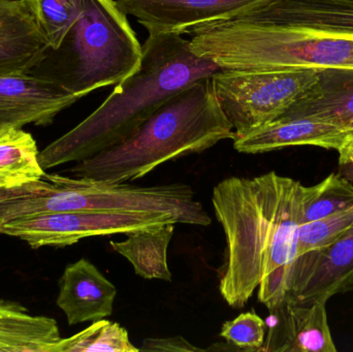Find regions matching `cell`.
I'll return each mask as SVG.
<instances>
[{
    "label": "cell",
    "mask_w": 353,
    "mask_h": 352,
    "mask_svg": "<svg viewBox=\"0 0 353 352\" xmlns=\"http://www.w3.org/2000/svg\"><path fill=\"white\" fill-rule=\"evenodd\" d=\"M211 79L218 103L232 123L234 136H239L285 113L312 88L319 79V70L257 72L222 68Z\"/></svg>",
    "instance_id": "obj_7"
},
{
    "label": "cell",
    "mask_w": 353,
    "mask_h": 352,
    "mask_svg": "<svg viewBox=\"0 0 353 352\" xmlns=\"http://www.w3.org/2000/svg\"><path fill=\"white\" fill-rule=\"evenodd\" d=\"M350 130L309 117L281 115L243 136H234V148L243 154H261L296 146L339 150Z\"/></svg>",
    "instance_id": "obj_13"
},
{
    "label": "cell",
    "mask_w": 353,
    "mask_h": 352,
    "mask_svg": "<svg viewBox=\"0 0 353 352\" xmlns=\"http://www.w3.org/2000/svg\"><path fill=\"white\" fill-rule=\"evenodd\" d=\"M178 223L165 213L60 212L14 219L0 225V234L18 238L31 248L66 247L81 240L134 233Z\"/></svg>",
    "instance_id": "obj_8"
},
{
    "label": "cell",
    "mask_w": 353,
    "mask_h": 352,
    "mask_svg": "<svg viewBox=\"0 0 353 352\" xmlns=\"http://www.w3.org/2000/svg\"><path fill=\"white\" fill-rule=\"evenodd\" d=\"M128 331L117 322L101 320L70 338L61 339L56 352H139Z\"/></svg>",
    "instance_id": "obj_22"
},
{
    "label": "cell",
    "mask_w": 353,
    "mask_h": 352,
    "mask_svg": "<svg viewBox=\"0 0 353 352\" xmlns=\"http://www.w3.org/2000/svg\"><path fill=\"white\" fill-rule=\"evenodd\" d=\"M342 1L352 2L353 3V0H342Z\"/></svg>",
    "instance_id": "obj_29"
},
{
    "label": "cell",
    "mask_w": 353,
    "mask_h": 352,
    "mask_svg": "<svg viewBox=\"0 0 353 352\" xmlns=\"http://www.w3.org/2000/svg\"><path fill=\"white\" fill-rule=\"evenodd\" d=\"M115 285L88 260L66 267L59 280L57 305L70 326L94 322L113 314Z\"/></svg>",
    "instance_id": "obj_15"
},
{
    "label": "cell",
    "mask_w": 353,
    "mask_h": 352,
    "mask_svg": "<svg viewBox=\"0 0 353 352\" xmlns=\"http://www.w3.org/2000/svg\"><path fill=\"white\" fill-rule=\"evenodd\" d=\"M303 186L270 172L228 178L214 187L212 204L226 241L219 291L230 307H244L257 287L259 302L269 310L288 297Z\"/></svg>",
    "instance_id": "obj_1"
},
{
    "label": "cell",
    "mask_w": 353,
    "mask_h": 352,
    "mask_svg": "<svg viewBox=\"0 0 353 352\" xmlns=\"http://www.w3.org/2000/svg\"><path fill=\"white\" fill-rule=\"evenodd\" d=\"M0 174L12 178L19 184L45 176V169L39 163L37 142L22 128L0 132Z\"/></svg>",
    "instance_id": "obj_20"
},
{
    "label": "cell",
    "mask_w": 353,
    "mask_h": 352,
    "mask_svg": "<svg viewBox=\"0 0 353 352\" xmlns=\"http://www.w3.org/2000/svg\"><path fill=\"white\" fill-rule=\"evenodd\" d=\"M353 206V182L341 174H331L316 185L303 186V223L325 218Z\"/></svg>",
    "instance_id": "obj_21"
},
{
    "label": "cell",
    "mask_w": 353,
    "mask_h": 352,
    "mask_svg": "<svg viewBox=\"0 0 353 352\" xmlns=\"http://www.w3.org/2000/svg\"><path fill=\"white\" fill-rule=\"evenodd\" d=\"M64 43L70 58L60 82L81 97L117 86L142 62L143 45L116 0H83L82 14Z\"/></svg>",
    "instance_id": "obj_6"
},
{
    "label": "cell",
    "mask_w": 353,
    "mask_h": 352,
    "mask_svg": "<svg viewBox=\"0 0 353 352\" xmlns=\"http://www.w3.org/2000/svg\"><path fill=\"white\" fill-rule=\"evenodd\" d=\"M271 22L299 25L353 37V3L342 0H274L253 10Z\"/></svg>",
    "instance_id": "obj_17"
},
{
    "label": "cell",
    "mask_w": 353,
    "mask_h": 352,
    "mask_svg": "<svg viewBox=\"0 0 353 352\" xmlns=\"http://www.w3.org/2000/svg\"><path fill=\"white\" fill-rule=\"evenodd\" d=\"M50 49L63 45L83 12V0H29Z\"/></svg>",
    "instance_id": "obj_23"
},
{
    "label": "cell",
    "mask_w": 353,
    "mask_h": 352,
    "mask_svg": "<svg viewBox=\"0 0 353 352\" xmlns=\"http://www.w3.org/2000/svg\"><path fill=\"white\" fill-rule=\"evenodd\" d=\"M60 212L165 213L182 225L212 223L194 190L183 183L137 186L45 174L41 179L0 189V225Z\"/></svg>",
    "instance_id": "obj_5"
},
{
    "label": "cell",
    "mask_w": 353,
    "mask_h": 352,
    "mask_svg": "<svg viewBox=\"0 0 353 352\" xmlns=\"http://www.w3.org/2000/svg\"><path fill=\"white\" fill-rule=\"evenodd\" d=\"M190 47L223 70L353 68V37L263 20L253 12L192 33Z\"/></svg>",
    "instance_id": "obj_4"
},
{
    "label": "cell",
    "mask_w": 353,
    "mask_h": 352,
    "mask_svg": "<svg viewBox=\"0 0 353 352\" xmlns=\"http://www.w3.org/2000/svg\"><path fill=\"white\" fill-rule=\"evenodd\" d=\"M353 291V225L335 242L294 260L286 299L327 303ZM285 299V300H286Z\"/></svg>",
    "instance_id": "obj_10"
},
{
    "label": "cell",
    "mask_w": 353,
    "mask_h": 352,
    "mask_svg": "<svg viewBox=\"0 0 353 352\" xmlns=\"http://www.w3.org/2000/svg\"><path fill=\"white\" fill-rule=\"evenodd\" d=\"M140 351L178 352V351H207L191 344L182 336L167 337V338H147L142 342Z\"/></svg>",
    "instance_id": "obj_26"
},
{
    "label": "cell",
    "mask_w": 353,
    "mask_h": 352,
    "mask_svg": "<svg viewBox=\"0 0 353 352\" xmlns=\"http://www.w3.org/2000/svg\"><path fill=\"white\" fill-rule=\"evenodd\" d=\"M221 70L195 55L182 35L149 34L139 70L86 119L39 152L41 167L46 171L78 163L120 144L172 96Z\"/></svg>",
    "instance_id": "obj_2"
},
{
    "label": "cell",
    "mask_w": 353,
    "mask_h": 352,
    "mask_svg": "<svg viewBox=\"0 0 353 352\" xmlns=\"http://www.w3.org/2000/svg\"><path fill=\"white\" fill-rule=\"evenodd\" d=\"M265 320L252 310L224 322L220 337L239 351H261L265 344Z\"/></svg>",
    "instance_id": "obj_25"
},
{
    "label": "cell",
    "mask_w": 353,
    "mask_h": 352,
    "mask_svg": "<svg viewBox=\"0 0 353 352\" xmlns=\"http://www.w3.org/2000/svg\"><path fill=\"white\" fill-rule=\"evenodd\" d=\"M50 50L29 0H0V76L29 74Z\"/></svg>",
    "instance_id": "obj_14"
},
{
    "label": "cell",
    "mask_w": 353,
    "mask_h": 352,
    "mask_svg": "<svg viewBox=\"0 0 353 352\" xmlns=\"http://www.w3.org/2000/svg\"><path fill=\"white\" fill-rule=\"evenodd\" d=\"M175 233V223L157 229L128 234V239L111 241L112 249L125 258L137 275L146 280L171 282L172 273L168 264V249Z\"/></svg>",
    "instance_id": "obj_19"
},
{
    "label": "cell",
    "mask_w": 353,
    "mask_h": 352,
    "mask_svg": "<svg viewBox=\"0 0 353 352\" xmlns=\"http://www.w3.org/2000/svg\"><path fill=\"white\" fill-rule=\"evenodd\" d=\"M270 312L272 322L261 351L337 352L327 303L302 304L286 299Z\"/></svg>",
    "instance_id": "obj_12"
},
{
    "label": "cell",
    "mask_w": 353,
    "mask_h": 352,
    "mask_svg": "<svg viewBox=\"0 0 353 352\" xmlns=\"http://www.w3.org/2000/svg\"><path fill=\"white\" fill-rule=\"evenodd\" d=\"M61 339L53 318L30 315L17 302L0 300V352H56Z\"/></svg>",
    "instance_id": "obj_18"
},
{
    "label": "cell",
    "mask_w": 353,
    "mask_h": 352,
    "mask_svg": "<svg viewBox=\"0 0 353 352\" xmlns=\"http://www.w3.org/2000/svg\"><path fill=\"white\" fill-rule=\"evenodd\" d=\"M211 78L183 89L128 140L78 161L68 173L80 179L130 183L163 163L234 140V127L218 103Z\"/></svg>",
    "instance_id": "obj_3"
},
{
    "label": "cell",
    "mask_w": 353,
    "mask_h": 352,
    "mask_svg": "<svg viewBox=\"0 0 353 352\" xmlns=\"http://www.w3.org/2000/svg\"><path fill=\"white\" fill-rule=\"evenodd\" d=\"M338 152H339V173L353 182V130Z\"/></svg>",
    "instance_id": "obj_27"
},
{
    "label": "cell",
    "mask_w": 353,
    "mask_h": 352,
    "mask_svg": "<svg viewBox=\"0 0 353 352\" xmlns=\"http://www.w3.org/2000/svg\"><path fill=\"white\" fill-rule=\"evenodd\" d=\"M274 0H116L149 34H192L215 23L232 20Z\"/></svg>",
    "instance_id": "obj_9"
},
{
    "label": "cell",
    "mask_w": 353,
    "mask_h": 352,
    "mask_svg": "<svg viewBox=\"0 0 353 352\" xmlns=\"http://www.w3.org/2000/svg\"><path fill=\"white\" fill-rule=\"evenodd\" d=\"M81 99L57 79L31 72L0 76V132L28 124L49 125Z\"/></svg>",
    "instance_id": "obj_11"
},
{
    "label": "cell",
    "mask_w": 353,
    "mask_h": 352,
    "mask_svg": "<svg viewBox=\"0 0 353 352\" xmlns=\"http://www.w3.org/2000/svg\"><path fill=\"white\" fill-rule=\"evenodd\" d=\"M353 225V206L325 218L301 225L296 258L335 242Z\"/></svg>",
    "instance_id": "obj_24"
},
{
    "label": "cell",
    "mask_w": 353,
    "mask_h": 352,
    "mask_svg": "<svg viewBox=\"0 0 353 352\" xmlns=\"http://www.w3.org/2000/svg\"><path fill=\"white\" fill-rule=\"evenodd\" d=\"M18 185H20V184H19L16 180L8 177V176L2 175V174H0V189L6 187H14V186Z\"/></svg>",
    "instance_id": "obj_28"
},
{
    "label": "cell",
    "mask_w": 353,
    "mask_h": 352,
    "mask_svg": "<svg viewBox=\"0 0 353 352\" xmlns=\"http://www.w3.org/2000/svg\"><path fill=\"white\" fill-rule=\"evenodd\" d=\"M282 115L309 117L353 130V68H325L306 95Z\"/></svg>",
    "instance_id": "obj_16"
}]
</instances>
